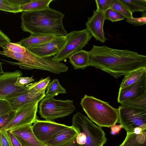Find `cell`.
<instances>
[{
	"label": "cell",
	"instance_id": "6da1fadb",
	"mask_svg": "<svg viewBox=\"0 0 146 146\" xmlns=\"http://www.w3.org/2000/svg\"><path fill=\"white\" fill-rule=\"evenodd\" d=\"M89 52L90 66L116 79L136 70L146 68V56L135 51L94 45Z\"/></svg>",
	"mask_w": 146,
	"mask_h": 146
},
{
	"label": "cell",
	"instance_id": "7a4b0ae2",
	"mask_svg": "<svg viewBox=\"0 0 146 146\" xmlns=\"http://www.w3.org/2000/svg\"><path fill=\"white\" fill-rule=\"evenodd\" d=\"M65 15L50 7L41 10L23 12L22 30L31 35L43 34L64 36L67 33L63 23Z\"/></svg>",
	"mask_w": 146,
	"mask_h": 146
},
{
	"label": "cell",
	"instance_id": "3957f363",
	"mask_svg": "<svg viewBox=\"0 0 146 146\" xmlns=\"http://www.w3.org/2000/svg\"><path fill=\"white\" fill-rule=\"evenodd\" d=\"M3 48V50L0 52V54L18 60V62H9L21 69L42 70L55 74L63 71V63L55 60L52 56L40 58L15 43L10 42Z\"/></svg>",
	"mask_w": 146,
	"mask_h": 146
},
{
	"label": "cell",
	"instance_id": "277c9868",
	"mask_svg": "<svg viewBox=\"0 0 146 146\" xmlns=\"http://www.w3.org/2000/svg\"><path fill=\"white\" fill-rule=\"evenodd\" d=\"M80 104L90 120L99 127H110L119 123L118 109L108 102L85 94Z\"/></svg>",
	"mask_w": 146,
	"mask_h": 146
},
{
	"label": "cell",
	"instance_id": "5b68a950",
	"mask_svg": "<svg viewBox=\"0 0 146 146\" xmlns=\"http://www.w3.org/2000/svg\"><path fill=\"white\" fill-rule=\"evenodd\" d=\"M72 126L77 133L82 134L85 143L83 146H103L107 141L106 134L101 127L96 125L80 112L74 115Z\"/></svg>",
	"mask_w": 146,
	"mask_h": 146
},
{
	"label": "cell",
	"instance_id": "8992f818",
	"mask_svg": "<svg viewBox=\"0 0 146 146\" xmlns=\"http://www.w3.org/2000/svg\"><path fill=\"white\" fill-rule=\"evenodd\" d=\"M73 100H57L45 97L41 101L39 113L41 117L51 121L69 115L75 110Z\"/></svg>",
	"mask_w": 146,
	"mask_h": 146
},
{
	"label": "cell",
	"instance_id": "52a82bcc",
	"mask_svg": "<svg viewBox=\"0 0 146 146\" xmlns=\"http://www.w3.org/2000/svg\"><path fill=\"white\" fill-rule=\"evenodd\" d=\"M65 36L67 38L65 45L52 57L58 62L66 60L72 54L82 50L92 37L86 29L81 31H72Z\"/></svg>",
	"mask_w": 146,
	"mask_h": 146
},
{
	"label": "cell",
	"instance_id": "ba28073f",
	"mask_svg": "<svg viewBox=\"0 0 146 146\" xmlns=\"http://www.w3.org/2000/svg\"><path fill=\"white\" fill-rule=\"evenodd\" d=\"M118 109L119 123L127 133H133L138 127L146 129V110L121 106Z\"/></svg>",
	"mask_w": 146,
	"mask_h": 146
},
{
	"label": "cell",
	"instance_id": "9c48e42d",
	"mask_svg": "<svg viewBox=\"0 0 146 146\" xmlns=\"http://www.w3.org/2000/svg\"><path fill=\"white\" fill-rule=\"evenodd\" d=\"M39 102L25 104L16 111L15 116L4 129L10 131L17 127L33 123L36 119Z\"/></svg>",
	"mask_w": 146,
	"mask_h": 146
},
{
	"label": "cell",
	"instance_id": "30bf717a",
	"mask_svg": "<svg viewBox=\"0 0 146 146\" xmlns=\"http://www.w3.org/2000/svg\"><path fill=\"white\" fill-rule=\"evenodd\" d=\"M22 75L19 70L4 72L0 74V99H6L28 92L25 86L20 87L14 85L18 78Z\"/></svg>",
	"mask_w": 146,
	"mask_h": 146
},
{
	"label": "cell",
	"instance_id": "8fae6325",
	"mask_svg": "<svg viewBox=\"0 0 146 146\" xmlns=\"http://www.w3.org/2000/svg\"><path fill=\"white\" fill-rule=\"evenodd\" d=\"M68 126L51 121L37 119L32 125L35 135L39 141L43 143L47 141L59 131Z\"/></svg>",
	"mask_w": 146,
	"mask_h": 146
},
{
	"label": "cell",
	"instance_id": "7c38bea8",
	"mask_svg": "<svg viewBox=\"0 0 146 146\" xmlns=\"http://www.w3.org/2000/svg\"><path fill=\"white\" fill-rule=\"evenodd\" d=\"M66 42L65 35L59 36L43 44L26 49L40 58L52 56L59 52Z\"/></svg>",
	"mask_w": 146,
	"mask_h": 146
},
{
	"label": "cell",
	"instance_id": "4fadbf2b",
	"mask_svg": "<svg viewBox=\"0 0 146 146\" xmlns=\"http://www.w3.org/2000/svg\"><path fill=\"white\" fill-rule=\"evenodd\" d=\"M105 13L97 10L94 11L91 17H88L86 23V29L92 37L102 43L107 39L105 35L103 26L105 20Z\"/></svg>",
	"mask_w": 146,
	"mask_h": 146
},
{
	"label": "cell",
	"instance_id": "5bb4252c",
	"mask_svg": "<svg viewBox=\"0 0 146 146\" xmlns=\"http://www.w3.org/2000/svg\"><path fill=\"white\" fill-rule=\"evenodd\" d=\"M32 124L21 126L10 131L19 141L22 146H47L39 141L32 129Z\"/></svg>",
	"mask_w": 146,
	"mask_h": 146
},
{
	"label": "cell",
	"instance_id": "9a60e30c",
	"mask_svg": "<svg viewBox=\"0 0 146 146\" xmlns=\"http://www.w3.org/2000/svg\"><path fill=\"white\" fill-rule=\"evenodd\" d=\"M145 93H146V74L132 85L125 88L119 89L117 102L120 104Z\"/></svg>",
	"mask_w": 146,
	"mask_h": 146
},
{
	"label": "cell",
	"instance_id": "2e32d148",
	"mask_svg": "<svg viewBox=\"0 0 146 146\" xmlns=\"http://www.w3.org/2000/svg\"><path fill=\"white\" fill-rule=\"evenodd\" d=\"M45 91L37 93L28 92L6 98L13 110H16L23 106L36 101L40 102L46 97Z\"/></svg>",
	"mask_w": 146,
	"mask_h": 146
},
{
	"label": "cell",
	"instance_id": "e0dca14e",
	"mask_svg": "<svg viewBox=\"0 0 146 146\" xmlns=\"http://www.w3.org/2000/svg\"><path fill=\"white\" fill-rule=\"evenodd\" d=\"M77 135V132L73 127L68 126L44 143L47 146H63L75 139Z\"/></svg>",
	"mask_w": 146,
	"mask_h": 146
},
{
	"label": "cell",
	"instance_id": "ac0fdd59",
	"mask_svg": "<svg viewBox=\"0 0 146 146\" xmlns=\"http://www.w3.org/2000/svg\"><path fill=\"white\" fill-rule=\"evenodd\" d=\"M58 36L52 35L32 34L29 37L15 43L27 49L43 44Z\"/></svg>",
	"mask_w": 146,
	"mask_h": 146
},
{
	"label": "cell",
	"instance_id": "d6986e66",
	"mask_svg": "<svg viewBox=\"0 0 146 146\" xmlns=\"http://www.w3.org/2000/svg\"><path fill=\"white\" fill-rule=\"evenodd\" d=\"M69 61L75 70H84L90 66V57L89 52L84 50H80L69 58Z\"/></svg>",
	"mask_w": 146,
	"mask_h": 146
},
{
	"label": "cell",
	"instance_id": "ffe728a7",
	"mask_svg": "<svg viewBox=\"0 0 146 146\" xmlns=\"http://www.w3.org/2000/svg\"><path fill=\"white\" fill-rule=\"evenodd\" d=\"M30 0H0V10L14 13L22 12V5Z\"/></svg>",
	"mask_w": 146,
	"mask_h": 146
},
{
	"label": "cell",
	"instance_id": "44dd1931",
	"mask_svg": "<svg viewBox=\"0 0 146 146\" xmlns=\"http://www.w3.org/2000/svg\"><path fill=\"white\" fill-rule=\"evenodd\" d=\"M146 74V68H141L132 71L124 76L120 84L119 89L127 87L136 83Z\"/></svg>",
	"mask_w": 146,
	"mask_h": 146
},
{
	"label": "cell",
	"instance_id": "7402d4cb",
	"mask_svg": "<svg viewBox=\"0 0 146 146\" xmlns=\"http://www.w3.org/2000/svg\"><path fill=\"white\" fill-rule=\"evenodd\" d=\"M121 146H146V131L136 135L133 133H127Z\"/></svg>",
	"mask_w": 146,
	"mask_h": 146
},
{
	"label": "cell",
	"instance_id": "603a6c76",
	"mask_svg": "<svg viewBox=\"0 0 146 146\" xmlns=\"http://www.w3.org/2000/svg\"><path fill=\"white\" fill-rule=\"evenodd\" d=\"M53 0H30V1L22 5V12L36 11L49 7L50 4Z\"/></svg>",
	"mask_w": 146,
	"mask_h": 146
},
{
	"label": "cell",
	"instance_id": "cb8c5ba5",
	"mask_svg": "<svg viewBox=\"0 0 146 146\" xmlns=\"http://www.w3.org/2000/svg\"><path fill=\"white\" fill-rule=\"evenodd\" d=\"M121 106L146 110V93L139 97L123 102Z\"/></svg>",
	"mask_w": 146,
	"mask_h": 146
},
{
	"label": "cell",
	"instance_id": "d4e9b609",
	"mask_svg": "<svg viewBox=\"0 0 146 146\" xmlns=\"http://www.w3.org/2000/svg\"><path fill=\"white\" fill-rule=\"evenodd\" d=\"M47 91L45 93L46 97L54 98L60 94H66V90L60 84L58 80L55 79L48 85Z\"/></svg>",
	"mask_w": 146,
	"mask_h": 146
},
{
	"label": "cell",
	"instance_id": "484cf974",
	"mask_svg": "<svg viewBox=\"0 0 146 146\" xmlns=\"http://www.w3.org/2000/svg\"><path fill=\"white\" fill-rule=\"evenodd\" d=\"M50 80V77H48L45 78H41L37 82L29 84L25 86L29 92L35 94L39 93L45 91Z\"/></svg>",
	"mask_w": 146,
	"mask_h": 146
},
{
	"label": "cell",
	"instance_id": "4316f807",
	"mask_svg": "<svg viewBox=\"0 0 146 146\" xmlns=\"http://www.w3.org/2000/svg\"><path fill=\"white\" fill-rule=\"evenodd\" d=\"M110 8L121 14L126 18L133 17L129 8L121 0H111Z\"/></svg>",
	"mask_w": 146,
	"mask_h": 146
},
{
	"label": "cell",
	"instance_id": "83f0119b",
	"mask_svg": "<svg viewBox=\"0 0 146 146\" xmlns=\"http://www.w3.org/2000/svg\"><path fill=\"white\" fill-rule=\"evenodd\" d=\"M129 8L131 13L146 12V0H121Z\"/></svg>",
	"mask_w": 146,
	"mask_h": 146
},
{
	"label": "cell",
	"instance_id": "f1b7e54d",
	"mask_svg": "<svg viewBox=\"0 0 146 146\" xmlns=\"http://www.w3.org/2000/svg\"><path fill=\"white\" fill-rule=\"evenodd\" d=\"M105 19L112 22L121 21L126 18L125 17L118 12L110 8L105 13Z\"/></svg>",
	"mask_w": 146,
	"mask_h": 146
},
{
	"label": "cell",
	"instance_id": "f546056e",
	"mask_svg": "<svg viewBox=\"0 0 146 146\" xmlns=\"http://www.w3.org/2000/svg\"><path fill=\"white\" fill-rule=\"evenodd\" d=\"M126 21L133 25L137 26L143 25L146 23V12L142 13L140 17L126 18Z\"/></svg>",
	"mask_w": 146,
	"mask_h": 146
},
{
	"label": "cell",
	"instance_id": "4dcf8cb0",
	"mask_svg": "<svg viewBox=\"0 0 146 146\" xmlns=\"http://www.w3.org/2000/svg\"><path fill=\"white\" fill-rule=\"evenodd\" d=\"M16 111H11L0 117V131L4 129L5 126L15 116Z\"/></svg>",
	"mask_w": 146,
	"mask_h": 146
},
{
	"label": "cell",
	"instance_id": "1f68e13d",
	"mask_svg": "<svg viewBox=\"0 0 146 146\" xmlns=\"http://www.w3.org/2000/svg\"><path fill=\"white\" fill-rule=\"evenodd\" d=\"M0 146H12L8 131L4 129L0 131Z\"/></svg>",
	"mask_w": 146,
	"mask_h": 146
},
{
	"label": "cell",
	"instance_id": "d6a6232c",
	"mask_svg": "<svg viewBox=\"0 0 146 146\" xmlns=\"http://www.w3.org/2000/svg\"><path fill=\"white\" fill-rule=\"evenodd\" d=\"M111 0H96L97 10L105 13L108 9L110 8Z\"/></svg>",
	"mask_w": 146,
	"mask_h": 146
},
{
	"label": "cell",
	"instance_id": "836d02e7",
	"mask_svg": "<svg viewBox=\"0 0 146 146\" xmlns=\"http://www.w3.org/2000/svg\"><path fill=\"white\" fill-rule=\"evenodd\" d=\"M12 111L10 104L6 99H0V117Z\"/></svg>",
	"mask_w": 146,
	"mask_h": 146
},
{
	"label": "cell",
	"instance_id": "e575fe53",
	"mask_svg": "<svg viewBox=\"0 0 146 146\" xmlns=\"http://www.w3.org/2000/svg\"><path fill=\"white\" fill-rule=\"evenodd\" d=\"M33 78V76L31 77L19 76L17 79L14 85L17 87L25 86L30 82L34 81L35 80Z\"/></svg>",
	"mask_w": 146,
	"mask_h": 146
},
{
	"label": "cell",
	"instance_id": "d590c367",
	"mask_svg": "<svg viewBox=\"0 0 146 146\" xmlns=\"http://www.w3.org/2000/svg\"><path fill=\"white\" fill-rule=\"evenodd\" d=\"M9 38L0 30V46H5L10 42Z\"/></svg>",
	"mask_w": 146,
	"mask_h": 146
},
{
	"label": "cell",
	"instance_id": "8d00e7d4",
	"mask_svg": "<svg viewBox=\"0 0 146 146\" xmlns=\"http://www.w3.org/2000/svg\"><path fill=\"white\" fill-rule=\"evenodd\" d=\"M111 130V134L112 135H115L118 134L123 128L122 126L120 125H116L115 124L110 126Z\"/></svg>",
	"mask_w": 146,
	"mask_h": 146
},
{
	"label": "cell",
	"instance_id": "74e56055",
	"mask_svg": "<svg viewBox=\"0 0 146 146\" xmlns=\"http://www.w3.org/2000/svg\"><path fill=\"white\" fill-rule=\"evenodd\" d=\"M9 132L12 146H22L15 136L9 131Z\"/></svg>",
	"mask_w": 146,
	"mask_h": 146
},
{
	"label": "cell",
	"instance_id": "f35d334b",
	"mask_svg": "<svg viewBox=\"0 0 146 146\" xmlns=\"http://www.w3.org/2000/svg\"><path fill=\"white\" fill-rule=\"evenodd\" d=\"M146 131V129H143L139 127H137L135 128L133 132V133L136 135L141 134L144 131Z\"/></svg>",
	"mask_w": 146,
	"mask_h": 146
},
{
	"label": "cell",
	"instance_id": "ab89813d",
	"mask_svg": "<svg viewBox=\"0 0 146 146\" xmlns=\"http://www.w3.org/2000/svg\"><path fill=\"white\" fill-rule=\"evenodd\" d=\"M63 146H81L77 143L76 138Z\"/></svg>",
	"mask_w": 146,
	"mask_h": 146
},
{
	"label": "cell",
	"instance_id": "60d3db41",
	"mask_svg": "<svg viewBox=\"0 0 146 146\" xmlns=\"http://www.w3.org/2000/svg\"><path fill=\"white\" fill-rule=\"evenodd\" d=\"M4 72L2 68V64L0 62V74L3 73Z\"/></svg>",
	"mask_w": 146,
	"mask_h": 146
},
{
	"label": "cell",
	"instance_id": "b9f144b4",
	"mask_svg": "<svg viewBox=\"0 0 146 146\" xmlns=\"http://www.w3.org/2000/svg\"><path fill=\"white\" fill-rule=\"evenodd\" d=\"M119 146H121V145H120Z\"/></svg>",
	"mask_w": 146,
	"mask_h": 146
}]
</instances>
